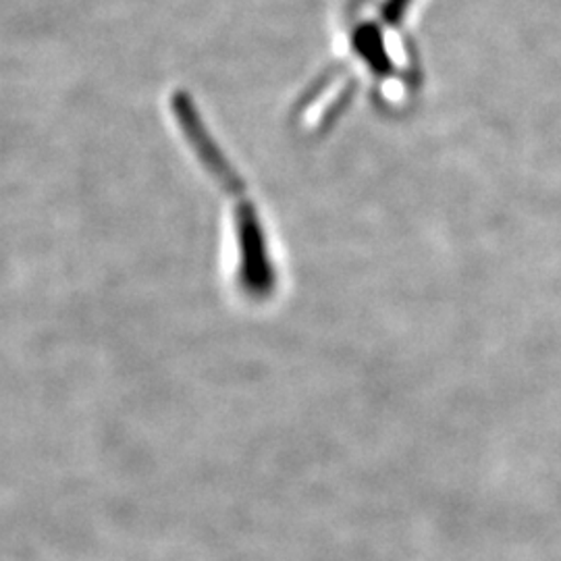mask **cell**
Returning <instances> with one entry per match:
<instances>
[{"label": "cell", "instance_id": "cell-1", "mask_svg": "<svg viewBox=\"0 0 561 561\" xmlns=\"http://www.w3.org/2000/svg\"><path fill=\"white\" fill-rule=\"evenodd\" d=\"M410 2H412V0H387V4H385V18L389 21L400 20Z\"/></svg>", "mask_w": 561, "mask_h": 561}]
</instances>
